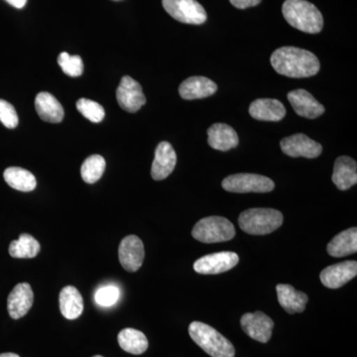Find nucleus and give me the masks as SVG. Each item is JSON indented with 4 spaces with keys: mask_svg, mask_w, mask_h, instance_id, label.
Returning <instances> with one entry per match:
<instances>
[{
    "mask_svg": "<svg viewBox=\"0 0 357 357\" xmlns=\"http://www.w3.org/2000/svg\"><path fill=\"white\" fill-rule=\"evenodd\" d=\"M272 67L282 76L302 79L318 74L321 64L312 52L297 47H281L270 59Z\"/></svg>",
    "mask_w": 357,
    "mask_h": 357,
    "instance_id": "1",
    "label": "nucleus"
},
{
    "mask_svg": "<svg viewBox=\"0 0 357 357\" xmlns=\"http://www.w3.org/2000/svg\"><path fill=\"white\" fill-rule=\"evenodd\" d=\"M282 13L289 24L300 31L317 34L323 29L321 11L307 0H286Z\"/></svg>",
    "mask_w": 357,
    "mask_h": 357,
    "instance_id": "2",
    "label": "nucleus"
},
{
    "mask_svg": "<svg viewBox=\"0 0 357 357\" xmlns=\"http://www.w3.org/2000/svg\"><path fill=\"white\" fill-rule=\"evenodd\" d=\"M190 337L211 357H234L236 349L231 342L215 328L201 321H192Z\"/></svg>",
    "mask_w": 357,
    "mask_h": 357,
    "instance_id": "3",
    "label": "nucleus"
},
{
    "mask_svg": "<svg viewBox=\"0 0 357 357\" xmlns=\"http://www.w3.org/2000/svg\"><path fill=\"white\" fill-rule=\"evenodd\" d=\"M283 220L281 211L274 208H249L239 215L238 225L251 236H265L278 229Z\"/></svg>",
    "mask_w": 357,
    "mask_h": 357,
    "instance_id": "4",
    "label": "nucleus"
},
{
    "mask_svg": "<svg viewBox=\"0 0 357 357\" xmlns=\"http://www.w3.org/2000/svg\"><path fill=\"white\" fill-rule=\"evenodd\" d=\"M192 236L199 243H225L236 236V229L227 218L208 217L197 222L192 230Z\"/></svg>",
    "mask_w": 357,
    "mask_h": 357,
    "instance_id": "5",
    "label": "nucleus"
},
{
    "mask_svg": "<svg viewBox=\"0 0 357 357\" xmlns=\"http://www.w3.org/2000/svg\"><path fill=\"white\" fill-rule=\"evenodd\" d=\"M222 185L225 191L230 192H269L273 191L275 184L271 178L258 174H234L222 181Z\"/></svg>",
    "mask_w": 357,
    "mask_h": 357,
    "instance_id": "6",
    "label": "nucleus"
},
{
    "mask_svg": "<svg viewBox=\"0 0 357 357\" xmlns=\"http://www.w3.org/2000/svg\"><path fill=\"white\" fill-rule=\"evenodd\" d=\"M162 4L167 13L178 22L201 25L208 20L206 10L197 0H162Z\"/></svg>",
    "mask_w": 357,
    "mask_h": 357,
    "instance_id": "7",
    "label": "nucleus"
},
{
    "mask_svg": "<svg viewBox=\"0 0 357 357\" xmlns=\"http://www.w3.org/2000/svg\"><path fill=\"white\" fill-rule=\"evenodd\" d=\"M239 257L236 253L230 251L213 253L199 258L194 263V269L197 273L203 275H215L225 273L236 266Z\"/></svg>",
    "mask_w": 357,
    "mask_h": 357,
    "instance_id": "8",
    "label": "nucleus"
},
{
    "mask_svg": "<svg viewBox=\"0 0 357 357\" xmlns=\"http://www.w3.org/2000/svg\"><path fill=\"white\" fill-rule=\"evenodd\" d=\"M280 146L284 154L293 158H317L323 152V147L319 143L302 133L294 134L284 138L281 140Z\"/></svg>",
    "mask_w": 357,
    "mask_h": 357,
    "instance_id": "9",
    "label": "nucleus"
},
{
    "mask_svg": "<svg viewBox=\"0 0 357 357\" xmlns=\"http://www.w3.org/2000/svg\"><path fill=\"white\" fill-rule=\"evenodd\" d=\"M116 98L119 107L131 114L137 112L146 103L140 84L128 76L122 77L117 88Z\"/></svg>",
    "mask_w": 357,
    "mask_h": 357,
    "instance_id": "10",
    "label": "nucleus"
},
{
    "mask_svg": "<svg viewBox=\"0 0 357 357\" xmlns=\"http://www.w3.org/2000/svg\"><path fill=\"white\" fill-rule=\"evenodd\" d=\"M241 325L248 337L262 344H266L271 338L274 321L264 312H248L241 318Z\"/></svg>",
    "mask_w": 357,
    "mask_h": 357,
    "instance_id": "11",
    "label": "nucleus"
},
{
    "mask_svg": "<svg viewBox=\"0 0 357 357\" xmlns=\"http://www.w3.org/2000/svg\"><path fill=\"white\" fill-rule=\"evenodd\" d=\"M121 266L128 272H136L144 261V245L139 237L128 236L122 239L119 248Z\"/></svg>",
    "mask_w": 357,
    "mask_h": 357,
    "instance_id": "12",
    "label": "nucleus"
},
{
    "mask_svg": "<svg viewBox=\"0 0 357 357\" xmlns=\"http://www.w3.org/2000/svg\"><path fill=\"white\" fill-rule=\"evenodd\" d=\"M357 275V262L344 261L325 268L319 275L326 288L338 289L352 280Z\"/></svg>",
    "mask_w": 357,
    "mask_h": 357,
    "instance_id": "13",
    "label": "nucleus"
},
{
    "mask_svg": "<svg viewBox=\"0 0 357 357\" xmlns=\"http://www.w3.org/2000/svg\"><path fill=\"white\" fill-rule=\"evenodd\" d=\"M34 302V294L28 283L17 284L9 294L7 299V310L13 319L24 317L31 309Z\"/></svg>",
    "mask_w": 357,
    "mask_h": 357,
    "instance_id": "14",
    "label": "nucleus"
},
{
    "mask_svg": "<svg viewBox=\"0 0 357 357\" xmlns=\"http://www.w3.org/2000/svg\"><path fill=\"white\" fill-rule=\"evenodd\" d=\"M288 100L296 114L305 119H314L325 112L321 105L306 89H295L288 93Z\"/></svg>",
    "mask_w": 357,
    "mask_h": 357,
    "instance_id": "15",
    "label": "nucleus"
},
{
    "mask_svg": "<svg viewBox=\"0 0 357 357\" xmlns=\"http://www.w3.org/2000/svg\"><path fill=\"white\" fill-rule=\"evenodd\" d=\"M177 164V154L172 145L166 141L160 142L155 151L151 176L155 181L164 180L171 175Z\"/></svg>",
    "mask_w": 357,
    "mask_h": 357,
    "instance_id": "16",
    "label": "nucleus"
},
{
    "mask_svg": "<svg viewBox=\"0 0 357 357\" xmlns=\"http://www.w3.org/2000/svg\"><path fill=\"white\" fill-rule=\"evenodd\" d=\"M217 91V84L206 77H189L178 86L181 98L188 100L208 98Z\"/></svg>",
    "mask_w": 357,
    "mask_h": 357,
    "instance_id": "17",
    "label": "nucleus"
},
{
    "mask_svg": "<svg viewBox=\"0 0 357 357\" xmlns=\"http://www.w3.org/2000/svg\"><path fill=\"white\" fill-rule=\"evenodd\" d=\"M249 114L257 121H280L285 117L286 109L278 100L259 98L251 103Z\"/></svg>",
    "mask_w": 357,
    "mask_h": 357,
    "instance_id": "18",
    "label": "nucleus"
},
{
    "mask_svg": "<svg viewBox=\"0 0 357 357\" xmlns=\"http://www.w3.org/2000/svg\"><path fill=\"white\" fill-rule=\"evenodd\" d=\"M332 180L340 191H347L357 183L356 160L349 156L338 157L335 162Z\"/></svg>",
    "mask_w": 357,
    "mask_h": 357,
    "instance_id": "19",
    "label": "nucleus"
},
{
    "mask_svg": "<svg viewBox=\"0 0 357 357\" xmlns=\"http://www.w3.org/2000/svg\"><path fill=\"white\" fill-rule=\"evenodd\" d=\"M208 143L218 151H229L238 145V135L231 126L215 123L208 129Z\"/></svg>",
    "mask_w": 357,
    "mask_h": 357,
    "instance_id": "20",
    "label": "nucleus"
},
{
    "mask_svg": "<svg viewBox=\"0 0 357 357\" xmlns=\"http://www.w3.org/2000/svg\"><path fill=\"white\" fill-rule=\"evenodd\" d=\"M35 109L42 121L59 123L64 119V109L57 98L49 93H39L35 98Z\"/></svg>",
    "mask_w": 357,
    "mask_h": 357,
    "instance_id": "21",
    "label": "nucleus"
},
{
    "mask_svg": "<svg viewBox=\"0 0 357 357\" xmlns=\"http://www.w3.org/2000/svg\"><path fill=\"white\" fill-rule=\"evenodd\" d=\"M279 304L288 314H293L302 312L306 309L307 296L306 294L296 290L293 286L287 284H279L276 287Z\"/></svg>",
    "mask_w": 357,
    "mask_h": 357,
    "instance_id": "22",
    "label": "nucleus"
},
{
    "mask_svg": "<svg viewBox=\"0 0 357 357\" xmlns=\"http://www.w3.org/2000/svg\"><path fill=\"white\" fill-rule=\"evenodd\" d=\"M328 255L333 257H344L357 251V229L351 227L338 234L326 248Z\"/></svg>",
    "mask_w": 357,
    "mask_h": 357,
    "instance_id": "23",
    "label": "nucleus"
},
{
    "mask_svg": "<svg viewBox=\"0 0 357 357\" xmlns=\"http://www.w3.org/2000/svg\"><path fill=\"white\" fill-rule=\"evenodd\" d=\"M60 310L68 319H76L83 314L84 300L81 293L74 286H66L60 293Z\"/></svg>",
    "mask_w": 357,
    "mask_h": 357,
    "instance_id": "24",
    "label": "nucleus"
},
{
    "mask_svg": "<svg viewBox=\"0 0 357 357\" xmlns=\"http://www.w3.org/2000/svg\"><path fill=\"white\" fill-rule=\"evenodd\" d=\"M7 185L20 192L34 191L37 185L35 176L20 167H9L3 174Z\"/></svg>",
    "mask_w": 357,
    "mask_h": 357,
    "instance_id": "25",
    "label": "nucleus"
},
{
    "mask_svg": "<svg viewBox=\"0 0 357 357\" xmlns=\"http://www.w3.org/2000/svg\"><path fill=\"white\" fill-rule=\"evenodd\" d=\"M119 344L124 351L128 354H144L148 349V340L144 333L134 328H124L119 333Z\"/></svg>",
    "mask_w": 357,
    "mask_h": 357,
    "instance_id": "26",
    "label": "nucleus"
},
{
    "mask_svg": "<svg viewBox=\"0 0 357 357\" xmlns=\"http://www.w3.org/2000/svg\"><path fill=\"white\" fill-rule=\"evenodd\" d=\"M40 243L32 236L21 234L17 241L9 245V255L13 258H34L40 252Z\"/></svg>",
    "mask_w": 357,
    "mask_h": 357,
    "instance_id": "27",
    "label": "nucleus"
},
{
    "mask_svg": "<svg viewBox=\"0 0 357 357\" xmlns=\"http://www.w3.org/2000/svg\"><path fill=\"white\" fill-rule=\"evenodd\" d=\"M105 160L100 155H91L88 157L81 167V175L84 182L95 184L105 173Z\"/></svg>",
    "mask_w": 357,
    "mask_h": 357,
    "instance_id": "28",
    "label": "nucleus"
},
{
    "mask_svg": "<svg viewBox=\"0 0 357 357\" xmlns=\"http://www.w3.org/2000/svg\"><path fill=\"white\" fill-rule=\"evenodd\" d=\"M58 64L67 76L77 77L83 75L84 63L79 56H70L63 52L59 55Z\"/></svg>",
    "mask_w": 357,
    "mask_h": 357,
    "instance_id": "29",
    "label": "nucleus"
},
{
    "mask_svg": "<svg viewBox=\"0 0 357 357\" xmlns=\"http://www.w3.org/2000/svg\"><path fill=\"white\" fill-rule=\"evenodd\" d=\"M77 109L86 119L93 123H98L105 119V112L102 105L88 98L77 100Z\"/></svg>",
    "mask_w": 357,
    "mask_h": 357,
    "instance_id": "30",
    "label": "nucleus"
},
{
    "mask_svg": "<svg viewBox=\"0 0 357 357\" xmlns=\"http://www.w3.org/2000/svg\"><path fill=\"white\" fill-rule=\"evenodd\" d=\"M121 298V290L114 285L102 286L96 292V304L102 307H112L119 302Z\"/></svg>",
    "mask_w": 357,
    "mask_h": 357,
    "instance_id": "31",
    "label": "nucleus"
},
{
    "mask_svg": "<svg viewBox=\"0 0 357 357\" xmlns=\"http://www.w3.org/2000/svg\"><path fill=\"white\" fill-rule=\"evenodd\" d=\"M0 121L7 128H15L18 126L17 112L11 103L0 100Z\"/></svg>",
    "mask_w": 357,
    "mask_h": 357,
    "instance_id": "32",
    "label": "nucleus"
},
{
    "mask_svg": "<svg viewBox=\"0 0 357 357\" xmlns=\"http://www.w3.org/2000/svg\"><path fill=\"white\" fill-rule=\"evenodd\" d=\"M230 3L238 9H246L249 7L258 6L261 0H229Z\"/></svg>",
    "mask_w": 357,
    "mask_h": 357,
    "instance_id": "33",
    "label": "nucleus"
},
{
    "mask_svg": "<svg viewBox=\"0 0 357 357\" xmlns=\"http://www.w3.org/2000/svg\"><path fill=\"white\" fill-rule=\"evenodd\" d=\"M7 3L10 4L15 8L21 9L23 8L27 3V0H6Z\"/></svg>",
    "mask_w": 357,
    "mask_h": 357,
    "instance_id": "34",
    "label": "nucleus"
},
{
    "mask_svg": "<svg viewBox=\"0 0 357 357\" xmlns=\"http://www.w3.org/2000/svg\"><path fill=\"white\" fill-rule=\"evenodd\" d=\"M0 357H20L18 354H11V352H7V354H0Z\"/></svg>",
    "mask_w": 357,
    "mask_h": 357,
    "instance_id": "35",
    "label": "nucleus"
},
{
    "mask_svg": "<svg viewBox=\"0 0 357 357\" xmlns=\"http://www.w3.org/2000/svg\"><path fill=\"white\" fill-rule=\"evenodd\" d=\"M93 357H103L102 356H93Z\"/></svg>",
    "mask_w": 357,
    "mask_h": 357,
    "instance_id": "36",
    "label": "nucleus"
}]
</instances>
